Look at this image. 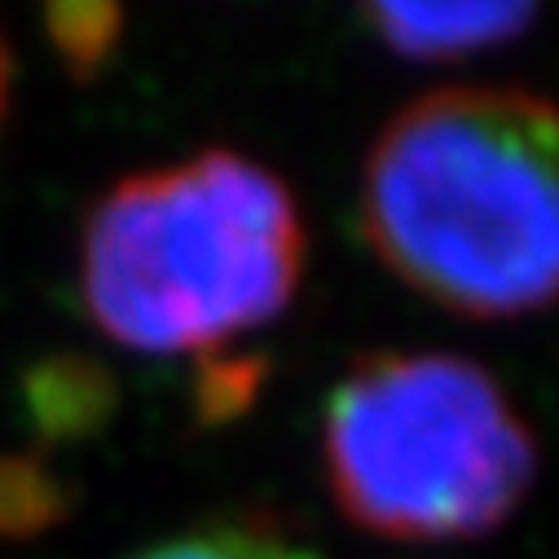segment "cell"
Listing matches in <instances>:
<instances>
[{
  "mask_svg": "<svg viewBox=\"0 0 559 559\" xmlns=\"http://www.w3.org/2000/svg\"><path fill=\"white\" fill-rule=\"evenodd\" d=\"M361 234L401 283L472 322L555 296V110L528 88H437L396 110L361 168Z\"/></svg>",
  "mask_w": 559,
  "mask_h": 559,
  "instance_id": "cell-1",
  "label": "cell"
},
{
  "mask_svg": "<svg viewBox=\"0 0 559 559\" xmlns=\"http://www.w3.org/2000/svg\"><path fill=\"white\" fill-rule=\"evenodd\" d=\"M305 251L283 177L238 151H199L97 199L80 234V296L123 348L212 353L292 305Z\"/></svg>",
  "mask_w": 559,
  "mask_h": 559,
  "instance_id": "cell-2",
  "label": "cell"
},
{
  "mask_svg": "<svg viewBox=\"0 0 559 559\" xmlns=\"http://www.w3.org/2000/svg\"><path fill=\"white\" fill-rule=\"evenodd\" d=\"M322 476L361 533L467 542L520 511L537 441L485 366L454 353H370L322 405Z\"/></svg>",
  "mask_w": 559,
  "mask_h": 559,
  "instance_id": "cell-3",
  "label": "cell"
},
{
  "mask_svg": "<svg viewBox=\"0 0 559 559\" xmlns=\"http://www.w3.org/2000/svg\"><path fill=\"white\" fill-rule=\"evenodd\" d=\"M361 14L392 53L414 62H454L520 40L533 27L537 5H515V0H463V5L370 0Z\"/></svg>",
  "mask_w": 559,
  "mask_h": 559,
  "instance_id": "cell-4",
  "label": "cell"
},
{
  "mask_svg": "<svg viewBox=\"0 0 559 559\" xmlns=\"http://www.w3.org/2000/svg\"><path fill=\"white\" fill-rule=\"evenodd\" d=\"M136 559H318V555H309L305 546H296L287 533H277L269 524L229 520V524H203L168 542H155Z\"/></svg>",
  "mask_w": 559,
  "mask_h": 559,
  "instance_id": "cell-5",
  "label": "cell"
},
{
  "mask_svg": "<svg viewBox=\"0 0 559 559\" xmlns=\"http://www.w3.org/2000/svg\"><path fill=\"white\" fill-rule=\"evenodd\" d=\"M119 36V10L115 5H58L49 10V40L67 58L71 71H93L106 62L110 45Z\"/></svg>",
  "mask_w": 559,
  "mask_h": 559,
  "instance_id": "cell-6",
  "label": "cell"
},
{
  "mask_svg": "<svg viewBox=\"0 0 559 559\" xmlns=\"http://www.w3.org/2000/svg\"><path fill=\"white\" fill-rule=\"evenodd\" d=\"M62 489L32 463H0V533L36 528L62 511Z\"/></svg>",
  "mask_w": 559,
  "mask_h": 559,
  "instance_id": "cell-7",
  "label": "cell"
},
{
  "mask_svg": "<svg viewBox=\"0 0 559 559\" xmlns=\"http://www.w3.org/2000/svg\"><path fill=\"white\" fill-rule=\"evenodd\" d=\"M10 84H14V62H10L5 36H0V119H5V110H10Z\"/></svg>",
  "mask_w": 559,
  "mask_h": 559,
  "instance_id": "cell-8",
  "label": "cell"
}]
</instances>
